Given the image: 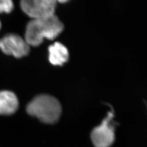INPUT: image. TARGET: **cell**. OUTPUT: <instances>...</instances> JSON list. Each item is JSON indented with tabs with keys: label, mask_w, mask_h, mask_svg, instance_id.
<instances>
[{
	"label": "cell",
	"mask_w": 147,
	"mask_h": 147,
	"mask_svg": "<svg viewBox=\"0 0 147 147\" xmlns=\"http://www.w3.org/2000/svg\"><path fill=\"white\" fill-rule=\"evenodd\" d=\"M63 28L62 22L55 14L42 19H32L27 25L25 40L30 46L37 47L44 39L56 38Z\"/></svg>",
	"instance_id": "1"
},
{
	"label": "cell",
	"mask_w": 147,
	"mask_h": 147,
	"mask_svg": "<svg viewBox=\"0 0 147 147\" xmlns=\"http://www.w3.org/2000/svg\"><path fill=\"white\" fill-rule=\"evenodd\" d=\"M27 112L46 124H53L58 121L62 107L58 100L51 95L40 94L34 98L27 105Z\"/></svg>",
	"instance_id": "2"
},
{
	"label": "cell",
	"mask_w": 147,
	"mask_h": 147,
	"mask_svg": "<svg viewBox=\"0 0 147 147\" xmlns=\"http://www.w3.org/2000/svg\"><path fill=\"white\" fill-rule=\"evenodd\" d=\"M114 111L111 110L99 125L95 127L91 133V139L95 147H110L115 139L114 126L112 121Z\"/></svg>",
	"instance_id": "3"
},
{
	"label": "cell",
	"mask_w": 147,
	"mask_h": 147,
	"mask_svg": "<svg viewBox=\"0 0 147 147\" xmlns=\"http://www.w3.org/2000/svg\"><path fill=\"white\" fill-rule=\"evenodd\" d=\"M21 9L33 19H42L55 15L56 1L54 0H23Z\"/></svg>",
	"instance_id": "4"
},
{
	"label": "cell",
	"mask_w": 147,
	"mask_h": 147,
	"mask_svg": "<svg viewBox=\"0 0 147 147\" xmlns=\"http://www.w3.org/2000/svg\"><path fill=\"white\" fill-rule=\"evenodd\" d=\"M0 49L7 55L21 58L28 53L30 45L19 35L11 33L0 39Z\"/></svg>",
	"instance_id": "5"
},
{
	"label": "cell",
	"mask_w": 147,
	"mask_h": 147,
	"mask_svg": "<svg viewBox=\"0 0 147 147\" xmlns=\"http://www.w3.org/2000/svg\"><path fill=\"white\" fill-rule=\"evenodd\" d=\"M19 107V101L16 95L8 90L0 91V115H11Z\"/></svg>",
	"instance_id": "6"
},
{
	"label": "cell",
	"mask_w": 147,
	"mask_h": 147,
	"mask_svg": "<svg viewBox=\"0 0 147 147\" xmlns=\"http://www.w3.org/2000/svg\"><path fill=\"white\" fill-rule=\"evenodd\" d=\"M69 56L67 48L61 42H55L49 47V59L53 65H63L68 61Z\"/></svg>",
	"instance_id": "7"
},
{
	"label": "cell",
	"mask_w": 147,
	"mask_h": 147,
	"mask_svg": "<svg viewBox=\"0 0 147 147\" xmlns=\"http://www.w3.org/2000/svg\"><path fill=\"white\" fill-rule=\"evenodd\" d=\"M13 8V3L11 0H0V13H9Z\"/></svg>",
	"instance_id": "8"
},
{
	"label": "cell",
	"mask_w": 147,
	"mask_h": 147,
	"mask_svg": "<svg viewBox=\"0 0 147 147\" xmlns=\"http://www.w3.org/2000/svg\"><path fill=\"white\" fill-rule=\"evenodd\" d=\"M1 22H0V28H1Z\"/></svg>",
	"instance_id": "9"
}]
</instances>
